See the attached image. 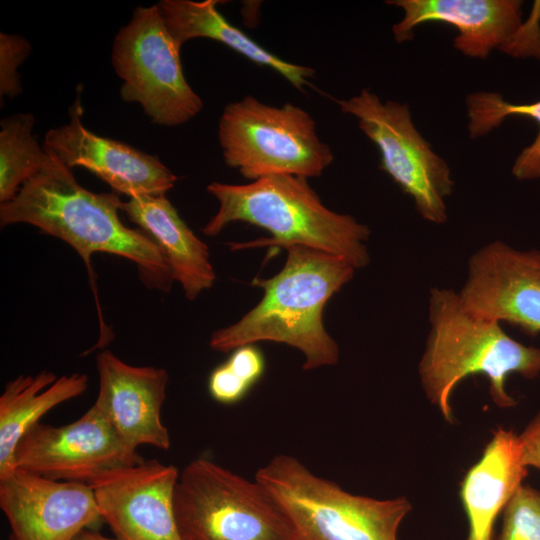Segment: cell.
Masks as SVG:
<instances>
[{
	"label": "cell",
	"mask_w": 540,
	"mask_h": 540,
	"mask_svg": "<svg viewBox=\"0 0 540 540\" xmlns=\"http://www.w3.org/2000/svg\"><path fill=\"white\" fill-rule=\"evenodd\" d=\"M121 205L113 193L82 187L70 168L48 154L41 170L0 204V225L28 224L66 242L89 271L95 253L128 259L147 287L168 292L174 281L168 264L142 230L124 225Z\"/></svg>",
	"instance_id": "cell-1"
},
{
	"label": "cell",
	"mask_w": 540,
	"mask_h": 540,
	"mask_svg": "<svg viewBox=\"0 0 540 540\" xmlns=\"http://www.w3.org/2000/svg\"><path fill=\"white\" fill-rule=\"evenodd\" d=\"M285 249L287 260L280 272L252 282L264 290L260 302L236 323L214 331L209 345L226 353L271 341L301 351L305 370L335 365L339 348L324 327L323 310L356 268L342 257L312 248L292 245Z\"/></svg>",
	"instance_id": "cell-2"
},
{
	"label": "cell",
	"mask_w": 540,
	"mask_h": 540,
	"mask_svg": "<svg viewBox=\"0 0 540 540\" xmlns=\"http://www.w3.org/2000/svg\"><path fill=\"white\" fill-rule=\"evenodd\" d=\"M207 191L218 210L201 229L217 236L232 222H247L265 229L270 238L231 243L232 250L263 246H304L346 259L356 269L369 263L365 242L369 228L348 214L328 209L306 178L272 175L247 184L212 182Z\"/></svg>",
	"instance_id": "cell-3"
},
{
	"label": "cell",
	"mask_w": 540,
	"mask_h": 540,
	"mask_svg": "<svg viewBox=\"0 0 540 540\" xmlns=\"http://www.w3.org/2000/svg\"><path fill=\"white\" fill-rule=\"evenodd\" d=\"M428 312L430 331L419 376L427 398L447 422H454L451 394L468 376L488 379L490 396L499 408L516 405L506 390L508 375L540 376V349L514 340L498 322L467 313L456 292L432 288Z\"/></svg>",
	"instance_id": "cell-4"
},
{
	"label": "cell",
	"mask_w": 540,
	"mask_h": 540,
	"mask_svg": "<svg viewBox=\"0 0 540 540\" xmlns=\"http://www.w3.org/2000/svg\"><path fill=\"white\" fill-rule=\"evenodd\" d=\"M255 480L284 515L291 540H398L412 510L405 496L381 500L351 494L287 454L275 455Z\"/></svg>",
	"instance_id": "cell-5"
},
{
	"label": "cell",
	"mask_w": 540,
	"mask_h": 540,
	"mask_svg": "<svg viewBox=\"0 0 540 540\" xmlns=\"http://www.w3.org/2000/svg\"><path fill=\"white\" fill-rule=\"evenodd\" d=\"M218 140L226 165L251 181L272 175L317 177L334 160L306 110L291 103L267 105L250 95L224 107Z\"/></svg>",
	"instance_id": "cell-6"
},
{
	"label": "cell",
	"mask_w": 540,
	"mask_h": 540,
	"mask_svg": "<svg viewBox=\"0 0 540 540\" xmlns=\"http://www.w3.org/2000/svg\"><path fill=\"white\" fill-rule=\"evenodd\" d=\"M174 508L184 540H291L284 515L255 479L206 458L179 473Z\"/></svg>",
	"instance_id": "cell-7"
},
{
	"label": "cell",
	"mask_w": 540,
	"mask_h": 540,
	"mask_svg": "<svg viewBox=\"0 0 540 540\" xmlns=\"http://www.w3.org/2000/svg\"><path fill=\"white\" fill-rule=\"evenodd\" d=\"M176 45L157 4L137 7L115 35L112 64L123 101L139 104L157 125H182L203 108L186 81Z\"/></svg>",
	"instance_id": "cell-8"
},
{
	"label": "cell",
	"mask_w": 540,
	"mask_h": 540,
	"mask_svg": "<svg viewBox=\"0 0 540 540\" xmlns=\"http://www.w3.org/2000/svg\"><path fill=\"white\" fill-rule=\"evenodd\" d=\"M343 113L358 120L360 130L377 146L380 168L410 195L425 220H447L445 198L453 190L448 164L414 126L408 104L382 102L368 89L336 100Z\"/></svg>",
	"instance_id": "cell-9"
},
{
	"label": "cell",
	"mask_w": 540,
	"mask_h": 540,
	"mask_svg": "<svg viewBox=\"0 0 540 540\" xmlns=\"http://www.w3.org/2000/svg\"><path fill=\"white\" fill-rule=\"evenodd\" d=\"M404 16L393 25L397 42L411 40L413 28L426 22L446 23L459 32L453 43L464 55L486 59L493 49L513 57L540 59V1L529 20H522L518 0H390Z\"/></svg>",
	"instance_id": "cell-10"
},
{
	"label": "cell",
	"mask_w": 540,
	"mask_h": 540,
	"mask_svg": "<svg viewBox=\"0 0 540 540\" xmlns=\"http://www.w3.org/2000/svg\"><path fill=\"white\" fill-rule=\"evenodd\" d=\"M143 460L95 405L66 425L35 424L15 451L16 468L53 480L85 484Z\"/></svg>",
	"instance_id": "cell-11"
},
{
	"label": "cell",
	"mask_w": 540,
	"mask_h": 540,
	"mask_svg": "<svg viewBox=\"0 0 540 540\" xmlns=\"http://www.w3.org/2000/svg\"><path fill=\"white\" fill-rule=\"evenodd\" d=\"M179 473L174 465L143 460L88 484L116 540H184L174 508Z\"/></svg>",
	"instance_id": "cell-12"
},
{
	"label": "cell",
	"mask_w": 540,
	"mask_h": 540,
	"mask_svg": "<svg viewBox=\"0 0 540 540\" xmlns=\"http://www.w3.org/2000/svg\"><path fill=\"white\" fill-rule=\"evenodd\" d=\"M469 314L540 333V251L516 250L494 241L474 253L457 293Z\"/></svg>",
	"instance_id": "cell-13"
},
{
	"label": "cell",
	"mask_w": 540,
	"mask_h": 540,
	"mask_svg": "<svg viewBox=\"0 0 540 540\" xmlns=\"http://www.w3.org/2000/svg\"><path fill=\"white\" fill-rule=\"evenodd\" d=\"M69 115L67 123L46 132L43 143L65 166L89 170L128 198L165 195L174 187L177 176L158 157L88 130L81 121L79 99Z\"/></svg>",
	"instance_id": "cell-14"
},
{
	"label": "cell",
	"mask_w": 540,
	"mask_h": 540,
	"mask_svg": "<svg viewBox=\"0 0 540 540\" xmlns=\"http://www.w3.org/2000/svg\"><path fill=\"white\" fill-rule=\"evenodd\" d=\"M11 540H74L102 519L91 487L16 468L0 480Z\"/></svg>",
	"instance_id": "cell-15"
},
{
	"label": "cell",
	"mask_w": 540,
	"mask_h": 540,
	"mask_svg": "<svg viewBox=\"0 0 540 540\" xmlns=\"http://www.w3.org/2000/svg\"><path fill=\"white\" fill-rule=\"evenodd\" d=\"M99 390L95 405L131 447L170 448L169 431L161 420L168 373L154 366H133L110 350L96 357Z\"/></svg>",
	"instance_id": "cell-16"
},
{
	"label": "cell",
	"mask_w": 540,
	"mask_h": 540,
	"mask_svg": "<svg viewBox=\"0 0 540 540\" xmlns=\"http://www.w3.org/2000/svg\"><path fill=\"white\" fill-rule=\"evenodd\" d=\"M527 476L519 436L499 428L465 474L460 497L468 521L466 540H493V529Z\"/></svg>",
	"instance_id": "cell-17"
},
{
	"label": "cell",
	"mask_w": 540,
	"mask_h": 540,
	"mask_svg": "<svg viewBox=\"0 0 540 540\" xmlns=\"http://www.w3.org/2000/svg\"><path fill=\"white\" fill-rule=\"evenodd\" d=\"M121 211L157 246L188 300L214 285L208 247L165 195L129 198L122 202Z\"/></svg>",
	"instance_id": "cell-18"
},
{
	"label": "cell",
	"mask_w": 540,
	"mask_h": 540,
	"mask_svg": "<svg viewBox=\"0 0 540 540\" xmlns=\"http://www.w3.org/2000/svg\"><path fill=\"white\" fill-rule=\"evenodd\" d=\"M219 0H162L157 5L176 45L208 38L220 42L251 62L268 67L300 91L310 85L315 70L281 59L232 25L217 9Z\"/></svg>",
	"instance_id": "cell-19"
},
{
	"label": "cell",
	"mask_w": 540,
	"mask_h": 540,
	"mask_svg": "<svg viewBox=\"0 0 540 540\" xmlns=\"http://www.w3.org/2000/svg\"><path fill=\"white\" fill-rule=\"evenodd\" d=\"M88 377L72 373L59 378L47 370L19 375L7 382L0 396V480L15 469V451L27 431L44 414L83 394Z\"/></svg>",
	"instance_id": "cell-20"
},
{
	"label": "cell",
	"mask_w": 540,
	"mask_h": 540,
	"mask_svg": "<svg viewBox=\"0 0 540 540\" xmlns=\"http://www.w3.org/2000/svg\"><path fill=\"white\" fill-rule=\"evenodd\" d=\"M35 118L17 113L0 122V204L13 199L43 167L48 154L33 136Z\"/></svg>",
	"instance_id": "cell-21"
},
{
	"label": "cell",
	"mask_w": 540,
	"mask_h": 540,
	"mask_svg": "<svg viewBox=\"0 0 540 540\" xmlns=\"http://www.w3.org/2000/svg\"><path fill=\"white\" fill-rule=\"evenodd\" d=\"M468 130L472 138L491 132L509 116L534 119L540 127V101L531 104H512L497 92H475L466 98ZM519 180L540 177V129L531 145L518 155L512 168Z\"/></svg>",
	"instance_id": "cell-22"
},
{
	"label": "cell",
	"mask_w": 540,
	"mask_h": 540,
	"mask_svg": "<svg viewBox=\"0 0 540 540\" xmlns=\"http://www.w3.org/2000/svg\"><path fill=\"white\" fill-rule=\"evenodd\" d=\"M229 358L210 374L208 390L222 404H234L243 399L259 381L265 370V359L253 344L238 347Z\"/></svg>",
	"instance_id": "cell-23"
},
{
	"label": "cell",
	"mask_w": 540,
	"mask_h": 540,
	"mask_svg": "<svg viewBox=\"0 0 540 540\" xmlns=\"http://www.w3.org/2000/svg\"><path fill=\"white\" fill-rule=\"evenodd\" d=\"M499 540H540V492L522 485L503 511Z\"/></svg>",
	"instance_id": "cell-24"
},
{
	"label": "cell",
	"mask_w": 540,
	"mask_h": 540,
	"mask_svg": "<svg viewBox=\"0 0 540 540\" xmlns=\"http://www.w3.org/2000/svg\"><path fill=\"white\" fill-rule=\"evenodd\" d=\"M32 51L29 41L16 34L0 33V95L14 98L22 93L17 68Z\"/></svg>",
	"instance_id": "cell-25"
},
{
	"label": "cell",
	"mask_w": 540,
	"mask_h": 540,
	"mask_svg": "<svg viewBox=\"0 0 540 540\" xmlns=\"http://www.w3.org/2000/svg\"><path fill=\"white\" fill-rule=\"evenodd\" d=\"M518 436L523 464L540 469V411Z\"/></svg>",
	"instance_id": "cell-26"
},
{
	"label": "cell",
	"mask_w": 540,
	"mask_h": 540,
	"mask_svg": "<svg viewBox=\"0 0 540 540\" xmlns=\"http://www.w3.org/2000/svg\"><path fill=\"white\" fill-rule=\"evenodd\" d=\"M74 540H116V539L106 537L96 531L85 529L80 534H78Z\"/></svg>",
	"instance_id": "cell-27"
}]
</instances>
